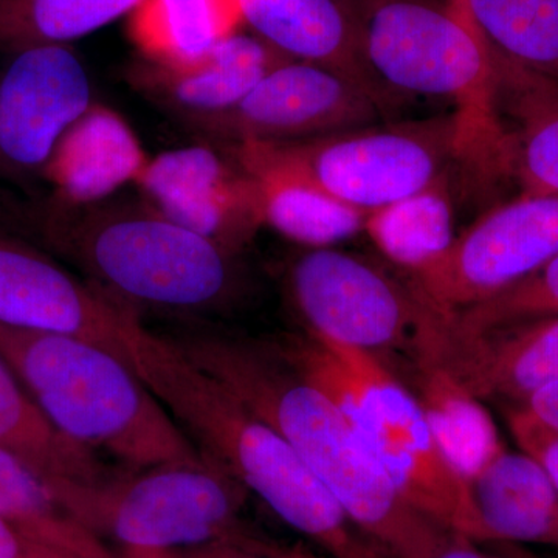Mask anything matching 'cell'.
<instances>
[{
  "label": "cell",
  "mask_w": 558,
  "mask_h": 558,
  "mask_svg": "<svg viewBox=\"0 0 558 558\" xmlns=\"http://www.w3.org/2000/svg\"><path fill=\"white\" fill-rule=\"evenodd\" d=\"M303 459L352 523L398 558H436L453 531L411 506L336 402L274 348L218 330L170 337Z\"/></svg>",
  "instance_id": "cell-1"
},
{
  "label": "cell",
  "mask_w": 558,
  "mask_h": 558,
  "mask_svg": "<svg viewBox=\"0 0 558 558\" xmlns=\"http://www.w3.org/2000/svg\"><path fill=\"white\" fill-rule=\"evenodd\" d=\"M0 226L135 312L222 314L245 290L241 253L172 222L143 199L72 207L50 197H0Z\"/></svg>",
  "instance_id": "cell-2"
},
{
  "label": "cell",
  "mask_w": 558,
  "mask_h": 558,
  "mask_svg": "<svg viewBox=\"0 0 558 558\" xmlns=\"http://www.w3.org/2000/svg\"><path fill=\"white\" fill-rule=\"evenodd\" d=\"M132 369L208 464L263 499L332 558H392L355 526L339 501L281 436L226 385L191 362L170 337L143 326Z\"/></svg>",
  "instance_id": "cell-3"
},
{
  "label": "cell",
  "mask_w": 558,
  "mask_h": 558,
  "mask_svg": "<svg viewBox=\"0 0 558 558\" xmlns=\"http://www.w3.org/2000/svg\"><path fill=\"white\" fill-rule=\"evenodd\" d=\"M0 355L54 427L131 469L204 464L126 362L78 337L0 325Z\"/></svg>",
  "instance_id": "cell-4"
},
{
  "label": "cell",
  "mask_w": 558,
  "mask_h": 558,
  "mask_svg": "<svg viewBox=\"0 0 558 558\" xmlns=\"http://www.w3.org/2000/svg\"><path fill=\"white\" fill-rule=\"evenodd\" d=\"M377 83L392 97L442 98L457 108L468 159L509 175L495 54L483 36L438 0H341Z\"/></svg>",
  "instance_id": "cell-5"
},
{
  "label": "cell",
  "mask_w": 558,
  "mask_h": 558,
  "mask_svg": "<svg viewBox=\"0 0 558 558\" xmlns=\"http://www.w3.org/2000/svg\"><path fill=\"white\" fill-rule=\"evenodd\" d=\"M274 348L339 405L411 506L450 531L490 542L469 484L440 453L416 396L376 355L311 333Z\"/></svg>",
  "instance_id": "cell-6"
},
{
  "label": "cell",
  "mask_w": 558,
  "mask_h": 558,
  "mask_svg": "<svg viewBox=\"0 0 558 558\" xmlns=\"http://www.w3.org/2000/svg\"><path fill=\"white\" fill-rule=\"evenodd\" d=\"M47 481L81 524L116 539L124 554L256 538L241 520L248 492L208 462L110 473L95 483Z\"/></svg>",
  "instance_id": "cell-7"
},
{
  "label": "cell",
  "mask_w": 558,
  "mask_h": 558,
  "mask_svg": "<svg viewBox=\"0 0 558 558\" xmlns=\"http://www.w3.org/2000/svg\"><path fill=\"white\" fill-rule=\"evenodd\" d=\"M244 143L365 215L432 185L454 159H468L457 112L303 142Z\"/></svg>",
  "instance_id": "cell-8"
},
{
  "label": "cell",
  "mask_w": 558,
  "mask_h": 558,
  "mask_svg": "<svg viewBox=\"0 0 558 558\" xmlns=\"http://www.w3.org/2000/svg\"><path fill=\"white\" fill-rule=\"evenodd\" d=\"M288 288L307 333L374 355L416 348L436 315L413 284L405 288L368 260L332 247L300 253Z\"/></svg>",
  "instance_id": "cell-9"
},
{
  "label": "cell",
  "mask_w": 558,
  "mask_h": 558,
  "mask_svg": "<svg viewBox=\"0 0 558 558\" xmlns=\"http://www.w3.org/2000/svg\"><path fill=\"white\" fill-rule=\"evenodd\" d=\"M398 106L337 70L290 60L236 106L191 130L213 145L303 142L373 126Z\"/></svg>",
  "instance_id": "cell-10"
},
{
  "label": "cell",
  "mask_w": 558,
  "mask_h": 558,
  "mask_svg": "<svg viewBox=\"0 0 558 558\" xmlns=\"http://www.w3.org/2000/svg\"><path fill=\"white\" fill-rule=\"evenodd\" d=\"M558 255V196L521 193L454 236L442 258L413 277L440 317L494 299Z\"/></svg>",
  "instance_id": "cell-11"
},
{
  "label": "cell",
  "mask_w": 558,
  "mask_h": 558,
  "mask_svg": "<svg viewBox=\"0 0 558 558\" xmlns=\"http://www.w3.org/2000/svg\"><path fill=\"white\" fill-rule=\"evenodd\" d=\"M0 325L78 337L132 368L143 322L46 250L0 226Z\"/></svg>",
  "instance_id": "cell-12"
},
{
  "label": "cell",
  "mask_w": 558,
  "mask_h": 558,
  "mask_svg": "<svg viewBox=\"0 0 558 558\" xmlns=\"http://www.w3.org/2000/svg\"><path fill=\"white\" fill-rule=\"evenodd\" d=\"M0 70V179H43L64 132L90 108L83 61L69 46L11 54Z\"/></svg>",
  "instance_id": "cell-13"
},
{
  "label": "cell",
  "mask_w": 558,
  "mask_h": 558,
  "mask_svg": "<svg viewBox=\"0 0 558 558\" xmlns=\"http://www.w3.org/2000/svg\"><path fill=\"white\" fill-rule=\"evenodd\" d=\"M135 186L172 222L234 253H242L264 227L255 179L213 143L149 159Z\"/></svg>",
  "instance_id": "cell-14"
},
{
  "label": "cell",
  "mask_w": 558,
  "mask_h": 558,
  "mask_svg": "<svg viewBox=\"0 0 558 558\" xmlns=\"http://www.w3.org/2000/svg\"><path fill=\"white\" fill-rule=\"evenodd\" d=\"M438 360L480 400H502L520 409L558 380V317L523 319L468 339L429 330L416 349Z\"/></svg>",
  "instance_id": "cell-15"
},
{
  "label": "cell",
  "mask_w": 558,
  "mask_h": 558,
  "mask_svg": "<svg viewBox=\"0 0 558 558\" xmlns=\"http://www.w3.org/2000/svg\"><path fill=\"white\" fill-rule=\"evenodd\" d=\"M286 61L281 51L240 31L190 68H161L138 58L124 76L132 89L191 128L236 106Z\"/></svg>",
  "instance_id": "cell-16"
},
{
  "label": "cell",
  "mask_w": 558,
  "mask_h": 558,
  "mask_svg": "<svg viewBox=\"0 0 558 558\" xmlns=\"http://www.w3.org/2000/svg\"><path fill=\"white\" fill-rule=\"evenodd\" d=\"M142 143L116 110L92 102L64 132L43 180L51 186V201L60 204H97L137 182L148 165Z\"/></svg>",
  "instance_id": "cell-17"
},
{
  "label": "cell",
  "mask_w": 558,
  "mask_h": 558,
  "mask_svg": "<svg viewBox=\"0 0 558 558\" xmlns=\"http://www.w3.org/2000/svg\"><path fill=\"white\" fill-rule=\"evenodd\" d=\"M253 35L290 60L337 70L387 100L402 102L377 83L363 61L354 25L341 0H238Z\"/></svg>",
  "instance_id": "cell-18"
},
{
  "label": "cell",
  "mask_w": 558,
  "mask_h": 558,
  "mask_svg": "<svg viewBox=\"0 0 558 558\" xmlns=\"http://www.w3.org/2000/svg\"><path fill=\"white\" fill-rule=\"evenodd\" d=\"M469 487L490 542L558 548V488L538 459L505 447Z\"/></svg>",
  "instance_id": "cell-19"
},
{
  "label": "cell",
  "mask_w": 558,
  "mask_h": 558,
  "mask_svg": "<svg viewBox=\"0 0 558 558\" xmlns=\"http://www.w3.org/2000/svg\"><path fill=\"white\" fill-rule=\"evenodd\" d=\"M259 189L264 226L310 248L332 247L365 231L368 215L333 199L295 172L264 157L250 143L218 145Z\"/></svg>",
  "instance_id": "cell-20"
},
{
  "label": "cell",
  "mask_w": 558,
  "mask_h": 558,
  "mask_svg": "<svg viewBox=\"0 0 558 558\" xmlns=\"http://www.w3.org/2000/svg\"><path fill=\"white\" fill-rule=\"evenodd\" d=\"M499 113L512 116L509 175L523 193L558 196V87L495 54Z\"/></svg>",
  "instance_id": "cell-21"
},
{
  "label": "cell",
  "mask_w": 558,
  "mask_h": 558,
  "mask_svg": "<svg viewBox=\"0 0 558 558\" xmlns=\"http://www.w3.org/2000/svg\"><path fill=\"white\" fill-rule=\"evenodd\" d=\"M242 24L238 0H142L128 31L142 60L183 69L207 58Z\"/></svg>",
  "instance_id": "cell-22"
},
{
  "label": "cell",
  "mask_w": 558,
  "mask_h": 558,
  "mask_svg": "<svg viewBox=\"0 0 558 558\" xmlns=\"http://www.w3.org/2000/svg\"><path fill=\"white\" fill-rule=\"evenodd\" d=\"M0 450L20 459L46 480L95 483L109 469L97 451L54 427L0 355Z\"/></svg>",
  "instance_id": "cell-23"
},
{
  "label": "cell",
  "mask_w": 558,
  "mask_h": 558,
  "mask_svg": "<svg viewBox=\"0 0 558 558\" xmlns=\"http://www.w3.org/2000/svg\"><path fill=\"white\" fill-rule=\"evenodd\" d=\"M421 373L418 403L451 470L470 483L505 444L490 414L438 360L417 355Z\"/></svg>",
  "instance_id": "cell-24"
},
{
  "label": "cell",
  "mask_w": 558,
  "mask_h": 558,
  "mask_svg": "<svg viewBox=\"0 0 558 558\" xmlns=\"http://www.w3.org/2000/svg\"><path fill=\"white\" fill-rule=\"evenodd\" d=\"M0 517L40 548L65 558H121L81 524L49 481L0 450Z\"/></svg>",
  "instance_id": "cell-25"
},
{
  "label": "cell",
  "mask_w": 558,
  "mask_h": 558,
  "mask_svg": "<svg viewBox=\"0 0 558 558\" xmlns=\"http://www.w3.org/2000/svg\"><path fill=\"white\" fill-rule=\"evenodd\" d=\"M365 231L411 277L435 266L454 240L447 174L395 204L369 213Z\"/></svg>",
  "instance_id": "cell-26"
},
{
  "label": "cell",
  "mask_w": 558,
  "mask_h": 558,
  "mask_svg": "<svg viewBox=\"0 0 558 558\" xmlns=\"http://www.w3.org/2000/svg\"><path fill=\"white\" fill-rule=\"evenodd\" d=\"M495 54L558 87V0H469Z\"/></svg>",
  "instance_id": "cell-27"
},
{
  "label": "cell",
  "mask_w": 558,
  "mask_h": 558,
  "mask_svg": "<svg viewBox=\"0 0 558 558\" xmlns=\"http://www.w3.org/2000/svg\"><path fill=\"white\" fill-rule=\"evenodd\" d=\"M142 0H0V51L69 46L131 14Z\"/></svg>",
  "instance_id": "cell-28"
},
{
  "label": "cell",
  "mask_w": 558,
  "mask_h": 558,
  "mask_svg": "<svg viewBox=\"0 0 558 558\" xmlns=\"http://www.w3.org/2000/svg\"><path fill=\"white\" fill-rule=\"evenodd\" d=\"M558 317V255L494 299L444 318L449 339H468L523 319Z\"/></svg>",
  "instance_id": "cell-29"
},
{
  "label": "cell",
  "mask_w": 558,
  "mask_h": 558,
  "mask_svg": "<svg viewBox=\"0 0 558 558\" xmlns=\"http://www.w3.org/2000/svg\"><path fill=\"white\" fill-rule=\"evenodd\" d=\"M508 421L521 450L542 462L558 488V435L523 409H510Z\"/></svg>",
  "instance_id": "cell-30"
},
{
  "label": "cell",
  "mask_w": 558,
  "mask_h": 558,
  "mask_svg": "<svg viewBox=\"0 0 558 558\" xmlns=\"http://www.w3.org/2000/svg\"><path fill=\"white\" fill-rule=\"evenodd\" d=\"M260 538L250 542H216L196 548L154 554H124L121 558H269L259 550Z\"/></svg>",
  "instance_id": "cell-31"
},
{
  "label": "cell",
  "mask_w": 558,
  "mask_h": 558,
  "mask_svg": "<svg viewBox=\"0 0 558 558\" xmlns=\"http://www.w3.org/2000/svg\"><path fill=\"white\" fill-rule=\"evenodd\" d=\"M0 558H65L35 545L0 517Z\"/></svg>",
  "instance_id": "cell-32"
},
{
  "label": "cell",
  "mask_w": 558,
  "mask_h": 558,
  "mask_svg": "<svg viewBox=\"0 0 558 558\" xmlns=\"http://www.w3.org/2000/svg\"><path fill=\"white\" fill-rule=\"evenodd\" d=\"M520 409L558 435V380L539 389Z\"/></svg>",
  "instance_id": "cell-33"
},
{
  "label": "cell",
  "mask_w": 558,
  "mask_h": 558,
  "mask_svg": "<svg viewBox=\"0 0 558 558\" xmlns=\"http://www.w3.org/2000/svg\"><path fill=\"white\" fill-rule=\"evenodd\" d=\"M475 539L465 537V535L453 532L447 545L440 550L436 558H484L486 553L476 546Z\"/></svg>",
  "instance_id": "cell-34"
},
{
  "label": "cell",
  "mask_w": 558,
  "mask_h": 558,
  "mask_svg": "<svg viewBox=\"0 0 558 558\" xmlns=\"http://www.w3.org/2000/svg\"><path fill=\"white\" fill-rule=\"evenodd\" d=\"M260 553L269 558H322L317 554L312 553L306 546H278L274 543L263 542L260 543Z\"/></svg>",
  "instance_id": "cell-35"
},
{
  "label": "cell",
  "mask_w": 558,
  "mask_h": 558,
  "mask_svg": "<svg viewBox=\"0 0 558 558\" xmlns=\"http://www.w3.org/2000/svg\"><path fill=\"white\" fill-rule=\"evenodd\" d=\"M449 5L465 27L481 36L478 28L473 24L472 16H470L469 0H449Z\"/></svg>",
  "instance_id": "cell-36"
},
{
  "label": "cell",
  "mask_w": 558,
  "mask_h": 558,
  "mask_svg": "<svg viewBox=\"0 0 558 558\" xmlns=\"http://www.w3.org/2000/svg\"><path fill=\"white\" fill-rule=\"evenodd\" d=\"M484 558H501V557L492 556V554H487V553H486V556H484Z\"/></svg>",
  "instance_id": "cell-37"
}]
</instances>
